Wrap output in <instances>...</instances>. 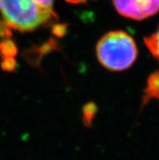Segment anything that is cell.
Listing matches in <instances>:
<instances>
[{
    "mask_svg": "<svg viewBox=\"0 0 159 160\" xmlns=\"http://www.w3.org/2000/svg\"><path fill=\"white\" fill-rule=\"evenodd\" d=\"M54 0H0V15L8 27L32 31L56 19Z\"/></svg>",
    "mask_w": 159,
    "mask_h": 160,
    "instance_id": "1",
    "label": "cell"
},
{
    "mask_svg": "<svg viewBox=\"0 0 159 160\" xmlns=\"http://www.w3.org/2000/svg\"><path fill=\"white\" fill-rule=\"evenodd\" d=\"M96 51L100 63L112 71L129 68L137 57L135 41L123 31L107 32L98 41Z\"/></svg>",
    "mask_w": 159,
    "mask_h": 160,
    "instance_id": "2",
    "label": "cell"
},
{
    "mask_svg": "<svg viewBox=\"0 0 159 160\" xmlns=\"http://www.w3.org/2000/svg\"><path fill=\"white\" fill-rule=\"evenodd\" d=\"M117 12L127 18L144 20L159 11V0H112Z\"/></svg>",
    "mask_w": 159,
    "mask_h": 160,
    "instance_id": "3",
    "label": "cell"
},
{
    "mask_svg": "<svg viewBox=\"0 0 159 160\" xmlns=\"http://www.w3.org/2000/svg\"><path fill=\"white\" fill-rule=\"evenodd\" d=\"M145 42L153 56L159 62V27L153 34L145 38Z\"/></svg>",
    "mask_w": 159,
    "mask_h": 160,
    "instance_id": "4",
    "label": "cell"
},
{
    "mask_svg": "<svg viewBox=\"0 0 159 160\" xmlns=\"http://www.w3.org/2000/svg\"><path fill=\"white\" fill-rule=\"evenodd\" d=\"M68 2L74 4H78V3H83V2H87L88 0H67Z\"/></svg>",
    "mask_w": 159,
    "mask_h": 160,
    "instance_id": "5",
    "label": "cell"
}]
</instances>
